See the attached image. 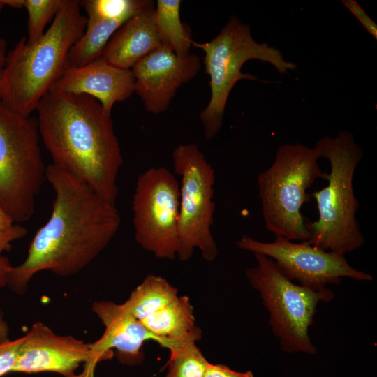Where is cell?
<instances>
[{"instance_id":"11","label":"cell","mask_w":377,"mask_h":377,"mask_svg":"<svg viewBox=\"0 0 377 377\" xmlns=\"http://www.w3.org/2000/svg\"><path fill=\"white\" fill-rule=\"evenodd\" d=\"M243 250L269 257L291 281L314 290L338 285L343 278L369 281L373 276L351 266L344 255L323 250L306 241L294 242L276 237L271 242H261L242 235L236 242Z\"/></svg>"},{"instance_id":"14","label":"cell","mask_w":377,"mask_h":377,"mask_svg":"<svg viewBox=\"0 0 377 377\" xmlns=\"http://www.w3.org/2000/svg\"><path fill=\"white\" fill-rule=\"evenodd\" d=\"M12 372L51 371L71 377L89 360V343L71 335H60L42 322L34 323L23 337Z\"/></svg>"},{"instance_id":"15","label":"cell","mask_w":377,"mask_h":377,"mask_svg":"<svg viewBox=\"0 0 377 377\" xmlns=\"http://www.w3.org/2000/svg\"><path fill=\"white\" fill-rule=\"evenodd\" d=\"M50 91L91 96L111 115L117 102L135 92V79L131 69L114 66L100 57L82 66L67 68Z\"/></svg>"},{"instance_id":"3","label":"cell","mask_w":377,"mask_h":377,"mask_svg":"<svg viewBox=\"0 0 377 377\" xmlns=\"http://www.w3.org/2000/svg\"><path fill=\"white\" fill-rule=\"evenodd\" d=\"M80 6V1L66 0L38 40L28 43L23 36L7 53L0 101L8 108L29 117L67 68L70 50L87 23Z\"/></svg>"},{"instance_id":"23","label":"cell","mask_w":377,"mask_h":377,"mask_svg":"<svg viewBox=\"0 0 377 377\" xmlns=\"http://www.w3.org/2000/svg\"><path fill=\"white\" fill-rule=\"evenodd\" d=\"M66 0H22L28 13L27 42L32 43L44 33L47 23L61 9Z\"/></svg>"},{"instance_id":"26","label":"cell","mask_w":377,"mask_h":377,"mask_svg":"<svg viewBox=\"0 0 377 377\" xmlns=\"http://www.w3.org/2000/svg\"><path fill=\"white\" fill-rule=\"evenodd\" d=\"M27 235V230L20 224L15 223L8 229H0V257L5 251H9L14 241Z\"/></svg>"},{"instance_id":"5","label":"cell","mask_w":377,"mask_h":377,"mask_svg":"<svg viewBox=\"0 0 377 377\" xmlns=\"http://www.w3.org/2000/svg\"><path fill=\"white\" fill-rule=\"evenodd\" d=\"M318 150L301 143L283 144L272 165L258 174L261 210L267 230L291 241H307L309 232L302 208L311 200L307 190L327 172L322 170Z\"/></svg>"},{"instance_id":"4","label":"cell","mask_w":377,"mask_h":377,"mask_svg":"<svg viewBox=\"0 0 377 377\" xmlns=\"http://www.w3.org/2000/svg\"><path fill=\"white\" fill-rule=\"evenodd\" d=\"M320 158L328 160L327 185L314 191L318 218L307 222L310 244L344 255L365 243L356 218L360 203L353 188L355 170L364 156L352 132L341 131L336 136L325 135L315 144Z\"/></svg>"},{"instance_id":"17","label":"cell","mask_w":377,"mask_h":377,"mask_svg":"<svg viewBox=\"0 0 377 377\" xmlns=\"http://www.w3.org/2000/svg\"><path fill=\"white\" fill-rule=\"evenodd\" d=\"M140 323L170 352L201 339L188 296L177 297Z\"/></svg>"},{"instance_id":"28","label":"cell","mask_w":377,"mask_h":377,"mask_svg":"<svg viewBox=\"0 0 377 377\" xmlns=\"http://www.w3.org/2000/svg\"><path fill=\"white\" fill-rule=\"evenodd\" d=\"M12 267L7 257L3 256L0 257V289L7 286L8 274Z\"/></svg>"},{"instance_id":"10","label":"cell","mask_w":377,"mask_h":377,"mask_svg":"<svg viewBox=\"0 0 377 377\" xmlns=\"http://www.w3.org/2000/svg\"><path fill=\"white\" fill-rule=\"evenodd\" d=\"M179 188L164 167H151L136 181L132 200L135 239L156 258L171 260L177 255Z\"/></svg>"},{"instance_id":"33","label":"cell","mask_w":377,"mask_h":377,"mask_svg":"<svg viewBox=\"0 0 377 377\" xmlns=\"http://www.w3.org/2000/svg\"><path fill=\"white\" fill-rule=\"evenodd\" d=\"M2 69L0 70V100H1V82Z\"/></svg>"},{"instance_id":"20","label":"cell","mask_w":377,"mask_h":377,"mask_svg":"<svg viewBox=\"0 0 377 377\" xmlns=\"http://www.w3.org/2000/svg\"><path fill=\"white\" fill-rule=\"evenodd\" d=\"M177 291L163 277L149 274L122 305L140 321L177 297Z\"/></svg>"},{"instance_id":"32","label":"cell","mask_w":377,"mask_h":377,"mask_svg":"<svg viewBox=\"0 0 377 377\" xmlns=\"http://www.w3.org/2000/svg\"><path fill=\"white\" fill-rule=\"evenodd\" d=\"M6 46L5 41L0 38V70L3 69L6 57Z\"/></svg>"},{"instance_id":"16","label":"cell","mask_w":377,"mask_h":377,"mask_svg":"<svg viewBox=\"0 0 377 377\" xmlns=\"http://www.w3.org/2000/svg\"><path fill=\"white\" fill-rule=\"evenodd\" d=\"M154 3L126 21L111 37L102 55L110 64L131 69L161 45L154 22Z\"/></svg>"},{"instance_id":"19","label":"cell","mask_w":377,"mask_h":377,"mask_svg":"<svg viewBox=\"0 0 377 377\" xmlns=\"http://www.w3.org/2000/svg\"><path fill=\"white\" fill-rule=\"evenodd\" d=\"M124 23L117 20H87L82 36L70 50L67 68L82 66L100 58L111 37Z\"/></svg>"},{"instance_id":"2","label":"cell","mask_w":377,"mask_h":377,"mask_svg":"<svg viewBox=\"0 0 377 377\" xmlns=\"http://www.w3.org/2000/svg\"><path fill=\"white\" fill-rule=\"evenodd\" d=\"M36 110L40 137L52 164L115 204L123 156L111 115L91 96L52 91Z\"/></svg>"},{"instance_id":"7","label":"cell","mask_w":377,"mask_h":377,"mask_svg":"<svg viewBox=\"0 0 377 377\" xmlns=\"http://www.w3.org/2000/svg\"><path fill=\"white\" fill-rule=\"evenodd\" d=\"M45 180L37 121L0 101V208L14 223L31 219Z\"/></svg>"},{"instance_id":"24","label":"cell","mask_w":377,"mask_h":377,"mask_svg":"<svg viewBox=\"0 0 377 377\" xmlns=\"http://www.w3.org/2000/svg\"><path fill=\"white\" fill-rule=\"evenodd\" d=\"M23 337L0 341V377L12 372Z\"/></svg>"},{"instance_id":"27","label":"cell","mask_w":377,"mask_h":377,"mask_svg":"<svg viewBox=\"0 0 377 377\" xmlns=\"http://www.w3.org/2000/svg\"><path fill=\"white\" fill-rule=\"evenodd\" d=\"M204 377H253V374L251 371L239 372L223 364H213L209 362Z\"/></svg>"},{"instance_id":"9","label":"cell","mask_w":377,"mask_h":377,"mask_svg":"<svg viewBox=\"0 0 377 377\" xmlns=\"http://www.w3.org/2000/svg\"><path fill=\"white\" fill-rule=\"evenodd\" d=\"M172 156L174 170L181 178L177 256L186 261L198 248L202 258L212 262L218 254L211 231L216 207L214 170L195 143L179 145Z\"/></svg>"},{"instance_id":"22","label":"cell","mask_w":377,"mask_h":377,"mask_svg":"<svg viewBox=\"0 0 377 377\" xmlns=\"http://www.w3.org/2000/svg\"><path fill=\"white\" fill-rule=\"evenodd\" d=\"M208 363L195 342H191L170 352L165 377H204Z\"/></svg>"},{"instance_id":"8","label":"cell","mask_w":377,"mask_h":377,"mask_svg":"<svg viewBox=\"0 0 377 377\" xmlns=\"http://www.w3.org/2000/svg\"><path fill=\"white\" fill-rule=\"evenodd\" d=\"M257 265L245 272L251 286L258 291L269 313V325L282 350L313 355L317 352L309 336L317 306L334 297L328 288L314 290L289 279L267 256L254 253Z\"/></svg>"},{"instance_id":"13","label":"cell","mask_w":377,"mask_h":377,"mask_svg":"<svg viewBox=\"0 0 377 377\" xmlns=\"http://www.w3.org/2000/svg\"><path fill=\"white\" fill-rule=\"evenodd\" d=\"M91 310L101 320L105 330L98 340L89 343V360L84 363L80 373L83 377H96L97 364L111 358L113 349L121 364L135 365L143 361L141 348L145 341L153 340L158 343V339L131 316L122 304L95 301L92 303Z\"/></svg>"},{"instance_id":"30","label":"cell","mask_w":377,"mask_h":377,"mask_svg":"<svg viewBox=\"0 0 377 377\" xmlns=\"http://www.w3.org/2000/svg\"><path fill=\"white\" fill-rule=\"evenodd\" d=\"M14 224L10 216L0 208V229H8Z\"/></svg>"},{"instance_id":"12","label":"cell","mask_w":377,"mask_h":377,"mask_svg":"<svg viewBox=\"0 0 377 377\" xmlns=\"http://www.w3.org/2000/svg\"><path fill=\"white\" fill-rule=\"evenodd\" d=\"M200 67L197 55L179 57L161 45L131 69L135 92L148 112L161 113L168 109L177 89L194 78Z\"/></svg>"},{"instance_id":"18","label":"cell","mask_w":377,"mask_h":377,"mask_svg":"<svg viewBox=\"0 0 377 377\" xmlns=\"http://www.w3.org/2000/svg\"><path fill=\"white\" fill-rule=\"evenodd\" d=\"M180 0H158L154 10V22L161 45L172 50L179 57L191 54V31L182 22L179 15Z\"/></svg>"},{"instance_id":"25","label":"cell","mask_w":377,"mask_h":377,"mask_svg":"<svg viewBox=\"0 0 377 377\" xmlns=\"http://www.w3.org/2000/svg\"><path fill=\"white\" fill-rule=\"evenodd\" d=\"M343 6L357 19L367 31L377 39V25L355 0H341Z\"/></svg>"},{"instance_id":"1","label":"cell","mask_w":377,"mask_h":377,"mask_svg":"<svg viewBox=\"0 0 377 377\" xmlns=\"http://www.w3.org/2000/svg\"><path fill=\"white\" fill-rule=\"evenodd\" d=\"M46 180L55 194L50 216L34 235L27 258L8 274L7 286L19 295L40 272L66 277L82 271L105 249L121 224L115 204L52 163L46 167Z\"/></svg>"},{"instance_id":"31","label":"cell","mask_w":377,"mask_h":377,"mask_svg":"<svg viewBox=\"0 0 377 377\" xmlns=\"http://www.w3.org/2000/svg\"><path fill=\"white\" fill-rule=\"evenodd\" d=\"M4 6L20 8H22V0H0V12Z\"/></svg>"},{"instance_id":"21","label":"cell","mask_w":377,"mask_h":377,"mask_svg":"<svg viewBox=\"0 0 377 377\" xmlns=\"http://www.w3.org/2000/svg\"><path fill=\"white\" fill-rule=\"evenodd\" d=\"M151 1L143 0H85L80 6L87 13V20L97 19L128 21Z\"/></svg>"},{"instance_id":"29","label":"cell","mask_w":377,"mask_h":377,"mask_svg":"<svg viewBox=\"0 0 377 377\" xmlns=\"http://www.w3.org/2000/svg\"><path fill=\"white\" fill-rule=\"evenodd\" d=\"M9 326L8 323L4 320L2 312L0 311V341H5L9 336Z\"/></svg>"},{"instance_id":"6","label":"cell","mask_w":377,"mask_h":377,"mask_svg":"<svg viewBox=\"0 0 377 377\" xmlns=\"http://www.w3.org/2000/svg\"><path fill=\"white\" fill-rule=\"evenodd\" d=\"M192 45L205 54V72L209 77L211 96L200 112L204 136L214 138L221 131L229 94L240 80H258L253 75L242 73V66L256 59L272 65L280 73L294 70L297 65L284 59L281 52L267 43L256 42L249 24L235 15L212 40L205 43L192 41Z\"/></svg>"}]
</instances>
